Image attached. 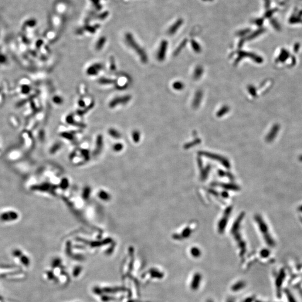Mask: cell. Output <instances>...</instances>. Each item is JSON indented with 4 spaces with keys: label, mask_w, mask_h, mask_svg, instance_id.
I'll return each mask as SVG.
<instances>
[{
    "label": "cell",
    "mask_w": 302,
    "mask_h": 302,
    "mask_svg": "<svg viewBox=\"0 0 302 302\" xmlns=\"http://www.w3.org/2000/svg\"><path fill=\"white\" fill-rule=\"evenodd\" d=\"M12 256L18 263L22 266V268L28 269L31 265V260L30 258L20 249H15L12 251Z\"/></svg>",
    "instance_id": "cell-1"
},
{
    "label": "cell",
    "mask_w": 302,
    "mask_h": 302,
    "mask_svg": "<svg viewBox=\"0 0 302 302\" xmlns=\"http://www.w3.org/2000/svg\"><path fill=\"white\" fill-rule=\"evenodd\" d=\"M126 39L129 46L133 49L135 50V52L140 57V59L143 63H147L148 62V57L146 52L137 43L132 36L131 34H127L126 36Z\"/></svg>",
    "instance_id": "cell-2"
},
{
    "label": "cell",
    "mask_w": 302,
    "mask_h": 302,
    "mask_svg": "<svg viewBox=\"0 0 302 302\" xmlns=\"http://www.w3.org/2000/svg\"><path fill=\"white\" fill-rule=\"evenodd\" d=\"M131 99H132V97L131 95H129L116 97L110 101V103H109V107L110 108H114L115 107H117L120 104L121 105L127 104L130 101Z\"/></svg>",
    "instance_id": "cell-3"
},
{
    "label": "cell",
    "mask_w": 302,
    "mask_h": 302,
    "mask_svg": "<svg viewBox=\"0 0 302 302\" xmlns=\"http://www.w3.org/2000/svg\"><path fill=\"white\" fill-rule=\"evenodd\" d=\"M19 214L15 211H8L0 215V220L3 222H10L18 219Z\"/></svg>",
    "instance_id": "cell-4"
},
{
    "label": "cell",
    "mask_w": 302,
    "mask_h": 302,
    "mask_svg": "<svg viewBox=\"0 0 302 302\" xmlns=\"http://www.w3.org/2000/svg\"><path fill=\"white\" fill-rule=\"evenodd\" d=\"M103 66L101 63H95L90 66L87 70V73L89 76H96L100 71L103 69Z\"/></svg>",
    "instance_id": "cell-5"
},
{
    "label": "cell",
    "mask_w": 302,
    "mask_h": 302,
    "mask_svg": "<svg viewBox=\"0 0 302 302\" xmlns=\"http://www.w3.org/2000/svg\"><path fill=\"white\" fill-rule=\"evenodd\" d=\"M167 42H164L162 43L160 46V49L158 50L157 53V58L160 61L164 60L165 58V55L166 53V50H167Z\"/></svg>",
    "instance_id": "cell-6"
},
{
    "label": "cell",
    "mask_w": 302,
    "mask_h": 302,
    "mask_svg": "<svg viewBox=\"0 0 302 302\" xmlns=\"http://www.w3.org/2000/svg\"><path fill=\"white\" fill-rule=\"evenodd\" d=\"M66 121H67V123L73 125H75V126H77V127H82V128L86 127V125L83 124L82 123H80V122L76 121L74 120L73 115L72 114H70L69 115H68L67 117H66Z\"/></svg>",
    "instance_id": "cell-7"
},
{
    "label": "cell",
    "mask_w": 302,
    "mask_h": 302,
    "mask_svg": "<svg viewBox=\"0 0 302 302\" xmlns=\"http://www.w3.org/2000/svg\"><path fill=\"white\" fill-rule=\"evenodd\" d=\"M98 82H99V83L101 84V85H111V84L115 83L116 81L114 80H113V79H110V78L101 77L99 80Z\"/></svg>",
    "instance_id": "cell-8"
},
{
    "label": "cell",
    "mask_w": 302,
    "mask_h": 302,
    "mask_svg": "<svg viewBox=\"0 0 302 302\" xmlns=\"http://www.w3.org/2000/svg\"><path fill=\"white\" fill-rule=\"evenodd\" d=\"M94 105H95V103L93 102L91 103L89 105V106L86 107L85 109L78 110L77 112V114H78L79 116H83L86 113H87V112H89V111L91 110V109H93V107H94Z\"/></svg>",
    "instance_id": "cell-9"
},
{
    "label": "cell",
    "mask_w": 302,
    "mask_h": 302,
    "mask_svg": "<svg viewBox=\"0 0 302 302\" xmlns=\"http://www.w3.org/2000/svg\"><path fill=\"white\" fill-rule=\"evenodd\" d=\"M105 39L104 38H101V39H100L98 41V42L97 43L96 45V49L100 50L101 49L103 48L104 44H105Z\"/></svg>",
    "instance_id": "cell-10"
},
{
    "label": "cell",
    "mask_w": 302,
    "mask_h": 302,
    "mask_svg": "<svg viewBox=\"0 0 302 302\" xmlns=\"http://www.w3.org/2000/svg\"><path fill=\"white\" fill-rule=\"evenodd\" d=\"M109 132L110 135L113 136V137H115V138H119V137H120L119 133L117 132V131H116L115 129H110Z\"/></svg>",
    "instance_id": "cell-11"
},
{
    "label": "cell",
    "mask_w": 302,
    "mask_h": 302,
    "mask_svg": "<svg viewBox=\"0 0 302 302\" xmlns=\"http://www.w3.org/2000/svg\"><path fill=\"white\" fill-rule=\"evenodd\" d=\"M53 102L57 104H61L63 103V99L60 96H55L54 97Z\"/></svg>",
    "instance_id": "cell-12"
},
{
    "label": "cell",
    "mask_w": 302,
    "mask_h": 302,
    "mask_svg": "<svg viewBox=\"0 0 302 302\" xmlns=\"http://www.w3.org/2000/svg\"><path fill=\"white\" fill-rule=\"evenodd\" d=\"M116 69V66H115V61H114V59L111 58V61H110V70L111 71H115Z\"/></svg>",
    "instance_id": "cell-13"
},
{
    "label": "cell",
    "mask_w": 302,
    "mask_h": 302,
    "mask_svg": "<svg viewBox=\"0 0 302 302\" xmlns=\"http://www.w3.org/2000/svg\"><path fill=\"white\" fill-rule=\"evenodd\" d=\"M133 137L135 141H138L139 139V133L137 131H135L133 132Z\"/></svg>",
    "instance_id": "cell-14"
},
{
    "label": "cell",
    "mask_w": 302,
    "mask_h": 302,
    "mask_svg": "<svg viewBox=\"0 0 302 302\" xmlns=\"http://www.w3.org/2000/svg\"><path fill=\"white\" fill-rule=\"evenodd\" d=\"M78 105H79L80 107H85V102L83 100H80L78 101Z\"/></svg>",
    "instance_id": "cell-15"
},
{
    "label": "cell",
    "mask_w": 302,
    "mask_h": 302,
    "mask_svg": "<svg viewBox=\"0 0 302 302\" xmlns=\"http://www.w3.org/2000/svg\"><path fill=\"white\" fill-rule=\"evenodd\" d=\"M180 85H181V83H179L178 82H176V83H175L174 85V87L175 89H180V88L181 87Z\"/></svg>",
    "instance_id": "cell-16"
}]
</instances>
